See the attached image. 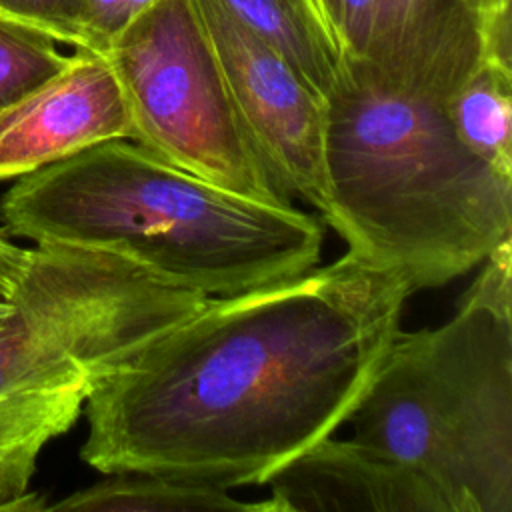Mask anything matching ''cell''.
<instances>
[{
	"instance_id": "6da1fadb",
	"label": "cell",
	"mask_w": 512,
	"mask_h": 512,
	"mask_svg": "<svg viewBox=\"0 0 512 512\" xmlns=\"http://www.w3.org/2000/svg\"><path fill=\"white\" fill-rule=\"evenodd\" d=\"M410 292L354 252L208 298L86 396L82 460L226 488L266 484L348 422Z\"/></svg>"
},
{
	"instance_id": "7a4b0ae2",
	"label": "cell",
	"mask_w": 512,
	"mask_h": 512,
	"mask_svg": "<svg viewBox=\"0 0 512 512\" xmlns=\"http://www.w3.org/2000/svg\"><path fill=\"white\" fill-rule=\"evenodd\" d=\"M0 214L16 236L116 254L210 298L298 276L324 248L314 214L218 188L128 138L20 176Z\"/></svg>"
},
{
	"instance_id": "3957f363",
	"label": "cell",
	"mask_w": 512,
	"mask_h": 512,
	"mask_svg": "<svg viewBox=\"0 0 512 512\" xmlns=\"http://www.w3.org/2000/svg\"><path fill=\"white\" fill-rule=\"evenodd\" d=\"M324 220L410 296L480 266L512 238V178L472 154L442 102L348 60L326 98Z\"/></svg>"
},
{
	"instance_id": "277c9868",
	"label": "cell",
	"mask_w": 512,
	"mask_h": 512,
	"mask_svg": "<svg viewBox=\"0 0 512 512\" xmlns=\"http://www.w3.org/2000/svg\"><path fill=\"white\" fill-rule=\"evenodd\" d=\"M348 422L428 474L456 512H512V238L450 320L398 330Z\"/></svg>"
},
{
	"instance_id": "5b68a950",
	"label": "cell",
	"mask_w": 512,
	"mask_h": 512,
	"mask_svg": "<svg viewBox=\"0 0 512 512\" xmlns=\"http://www.w3.org/2000/svg\"><path fill=\"white\" fill-rule=\"evenodd\" d=\"M208 298L160 282L116 254L36 244L0 330V392L42 384L90 392Z\"/></svg>"
},
{
	"instance_id": "8992f818",
	"label": "cell",
	"mask_w": 512,
	"mask_h": 512,
	"mask_svg": "<svg viewBox=\"0 0 512 512\" xmlns=\"http://www.w3.org/2000/svg\"><path fill=\"white\" fill-rule=\"evenodd\" d=\"M130 114V140L238 196L292 206L246 134L194 0H156L102 52Z\"/></svg>"
},
{
	"instance_id": "52a82bcc",
	"label": "cell",
	"mask_w": 512,
	"mask_h": 512,
	"mask_svg": "<svg viewBox=\"0 0 512 512\" xmlns=\"http://www.w3.org/2000/svg\"><path fill=\"white\" fill-rule=\"evenodd\" d=\"M194 4L242 126L266 170L290 200L298 198L322 214L326 98L220 0Z\"/></svg>"
},
{
	"instance_id": "ba28073f",
	"label": "cell",
	"mask_w": 512,
	"mask_h": 512,
	"mask_svg": "<svg viewBox=\"0 0 512 512\" xmlns=\"http://www.w3.org/2000/svg\"><path fill=\"white\" fill-rule=\"evenodd\" d=\"M130 136V114L110 62L76 50L60 72L0 110V180Z\"/></svg>"
},
{
	"instance_id": "9c48e42d",
	"label": "cell",
	"mask_w": 512,
	"mask_h": 512,
	"mask_svg": "<svg viewBox=\"0 0 512 512\" xmlns=\"http://www.w3.org/2000/svg\"><path fill=\"white\" fill-rule=\"evenodd\" d=\"M266 484L274 512H456L450 496L414 464L332 434Z\"/></svg>"
},
{
	"instance_id": "30bf717a",
	"label": "cell",
	"mask_w": 512,
	"mask_h": 512,
	"mask_svg": "<svg viewBox=\"0 0 512 512\" xmlns=\"http://www.w3.org/2000/svg\"><path fill=\"white\" fill-rule=\"evenodd\" d=\"M484 60L480 18L466 0H380L364 60L388 86L446 104Z\"/></svg>"
},
{
	"instance_id": "8fae6325",
	"label": "cell",
	"mask_w": 512,
	"mask_h": 512,
	"mask_svg": "<svg viewBox=\"0 0 512 512\" xmlns=\"http://www.w3.org/2000/svg\"><path fill=\"white\" fill-rule=\"evenodd\" d=\"M88 388L22 386L0 392V510H44L30 480L44 446L80 416Z\"/></svg>"
},
{
	"instance_id": "7c38bea8",
	"label": "cell",
	"mask_w": 512,
	"mask_h": 512,
	"mask_svg": "<svg viewBox=\"0 0 512 512\" xmlns=\"http://www.w3.org/2000/svg\"><path fill=\"white\" fill-rule=\"evenodd\" d=\"M232 16L280 52L324 98L342 78L348 54L322 0H220Z\"/></svg>"
},
{
	"instance_id": "4fadbf2b",
	"label": "cell",
	"mask_w": 512,
	"mask_h": 512,
	"mask_svg": "<svg viewBox=\"0 0 512 512\" xmlns=\"http://www.w3.org/2000/svg\"><path fill=\"white\" fill-rule=\"evenodd\" d=\"M64 512H274L272 502H244L230 488L152 472H112L46 506Z\"/></svg>"
},
{
	"instance_id": "5bb4252c",
	"label": "cell",
	"mask_w": 512,
	"mask_h": 512,
	"mask_svg": "<svg viewBox=\"0 0 512 512\" xmlns=\"http://www.w3.org/2000/svg\"><path fill=\"white\" fill-rule=\"evenodd\" d=\"M444 108L458 140L512 178V64L484 58Z\"/></svg>"
},
{
	"instance_id": "9a60e30c",
	"label": "cell",
	"mask_w": 512,
	"mask_h": 512,
	"mask_svg": "<svg viewBox=\"0 0 512 512\" xmlns=\"http://www.w3.org/2000/svg\"><path fill=\"white\" fill-rule=\"evenodd\" d=\"M68 60L44 32L0 18V110L60 72Z\"/></svg>"
},
{
	"instance_id": "2e32d148",
	"label": "cell",
	"mask_w": 512,
	"mask_h": 512,
	"mask_svg": "<svg viewBox=\"0 0 512 512\" xmlns=\"http://www.w3.org/2000/svg\"><path fill=\"white\" fill-rule=\"evenodd\" d=\"M0 12L12 22L44 32L58 44L94 52L86 0H0Z\"/></svg>"
},
{
	"instance_id": "e0dca14e",
	"label": "cell",
	"mask_w": 512,
	"mask_h": 512,
	"mask_svg": "<svg viewBox=\"0 0 512 512\" xmlns=\"http://www.w3.org/2000/svg\"><path fill=\"white\" fill-rule=\"evenodd\" d=\"M348 60H364L376 30L380 0H322Z\"/></svg>"
},
{
	"instance_id": "ac0fdd59",
	"label": "cell",
	"mask_w": 512,
	"mask_h": 512,
	"mask_svg": "<svg viewBox=\"0 0 512 512\" xmlns=\"http://www.w3.org/2000/svg\"><path fill=\"white\" fill-rule=\"evenodd\" d=\"M156 0H86V22L94 42V52L102 54L134 18Z\"/></svg>"
},
{
	"instance_id": "d6986e66",
	"label": "cell",
	"mask_w": 512,
	"mask_h": 512,
	"mask_svg": "<svg viewBox=\"0 0 512 512\" xmlns=\"http://www.w3.org/2000/svg\"><path fill=\"white\" fill-rule=\"evenodd\" d=\"M32 262V248H22L0 234V300H10Z\"/></svg>"
},
{
	"instance_id": "ffe728a7",
	"label": "cell",
	"mask_w": 512,
	"mask_h": 512,
	"mask_svg": "<svg viewBox=\"0 0 512 512\" xmlns=\"http://www.w3.org/2000/svg\"><path fill=\"white\" fill-rule=\"evenodd\" d=\"M472 12L480 18L484 48L492 36L510 32V0H466Z\"/></svg>"
},
{
	"instance_id": "44dd1931",
	"label": "cell",
	"mask_w": 512,
	"mask_h": 512,
	"mask_svg": "<svg viewBox=\"0 0 512 512\" xmlns=\"http://www.w3.org/2000/svg\"><path fill=\"white\" fill-rule=\"evenodd\" d=\"M12 310H14V306L10 300H0V330L6 326L8 318L12 316Z\"/></svg>"
},
{
	"instance_id": "7402d4cb",
	"label": "cell",
	"mask_w": 512,
	"mask_h": 512,
	"mask_svg": "<svg viewBox=\"0 0 512 512\" xmlns=\"http://www.w3.org/2000/svg\"><path fill=\"white\" fill-rule=\"evenodd\" d=\"M0 18H2V20H8V18H6L2 12H0ZM8 22H12V20H8ZM16 24H18V22H16ZM28 28H30V26H28Z\"/></svg>"
}]
</instances>
